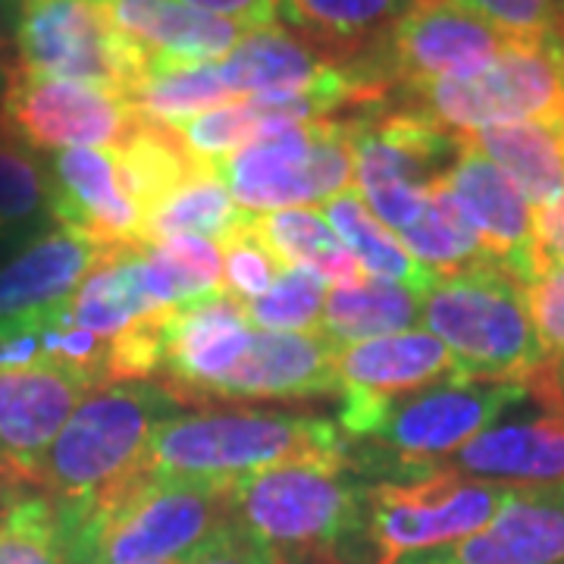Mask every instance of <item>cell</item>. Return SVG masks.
I'll return each mask as SVG.
<instances>
[{
  "label": "cell",
  "instance_id": "cell-1",
  "mask_svg": "<svg viewBox=\"0 0 564 564\" xmlns=\"http://www.w3.org/2000/svg\"><path fill=\"white\" fill-rule=\"evenodd\" d=\"M232 484L141 467L101 496L63 508L69 564H161L192 555L229 521Z\"/></svg>",
  "mask_w": 564,
  "mask_h": 564
},
{
  "label": "cell",
  "instance_id": "cell-2",
  "mask_svg": "<svg viewBox=\"0 0 564 564\" xmlns=\"http://www.w3.org/2000/svg\"><path fill=\"white\" fill-rule=\"evenodd\" d=\"M229 521L273 564H367V486L348 464L302 462L258 470L232 484Z\"/></svg>",
  "mask_w": 564,
  "mask_h": 564
},
{
  "label": "cell",
  "instance_id": "cell-3",
  "mask_svg": "<svg viewBox=\"0 0 564 564\" xmlns=\"http://www.w3.org/2000/svg\"><path fill=\"white\" fill-rule=\"evenodd\" d=\"M302 462L348 464L343 430L314 414L214 404L176 411L158 423L141 467L161 477L236 484L258 470Z\"/></svg>",
  "mask_w": 564,
  "mask_h": 564
},
{
  "label": "cell",
  "instance_id": "cell-4",
  "mask_svg": "<svg viewBox=\"0 0 564 564\" xmlns=\"http://www.w3.org/2000/svg\"><path fill=\"white\" fill-rule=\"evenodd\" d=\"M176 411L180 404L154 383L101 386L29 464L22 486H35L57 502H88L139 474L158 423Z\"/></svg>",
  "mask_w": 564,
  "mask_h": 564
},
{
  "label": "cell",
  "instance_id": "cell-5",
  "mask_svg": "<svg viewBox=\"0 0 564 564\" xmlns=\"http://www.w3.org/2000/svg\"><path fill=\"white\" fill-rule=\"evenodd\" d=\"M421 321L448 348L462 377L527 383L549 364L527 285L502 263L436 276L423 295Z\"/></svg>",
  "mask_w": 564,
  "mask_h": 564
},
{
  "label": "cell",
  "instance_id": "cell-6",
  "mask_svg": "<svg viewBox=\"0 0 564 564\" xmlns=\"http://www.w3.org/2000/svg\"><path fill=\"white\" fill-rule=\"evenodd\" d=\"M530 386L514 380L452 377L421 392L399 395L377 408H339L336 426L345 443L370 445L377 455L421 474L443 467L462 445L524 402Z\"/></svg>",
  "mask_w": 564,
  "mask_h": 564
},
{
  "label": "cell",
  "instance_id": "cell-7",
  "mask_svg": "<svg viewBox=\"0 0 564 564\" xmlns=\"http://www.w3.org/2000/svg\"><path fill=\"white\" fill-rule=\"evenodd\" d=\"M408 95V107L462 139L489 126L564 120V39L511 41L480 73L433 82Z\"/></svg>",
  "mask_w": 564,
  "mask_h": 564
},
{
  "label": "cell",
  "instance_id": "cell-8",
  "mask_svg": "<svg viewBox=\"0 0 564 564\" xmlns=\"http://www.w3.org/2000/svg\"><path fill=\"white\" fill-rule=\"evenodd\" d=\"M220 180L248 214L317 204L345 192L355 176L351 122L267 126L220 163Z\"/></svg>",
  "mask_w": 564,
  "mask_h": 564
},
{
  "label": "cell",
  "instance_id": "cell-9",
  "mask_svg": "<svg viewBox=\"0 0 564 564\" xmlns=\"http://www.w3.org/2000/svg\"><path fill=\"white\" fill-rule=\"evenodd\" d=\"M13 47L22 73L91 85L129 101L148 57L110 22L101 0H17Z\"/></svg>",
  "mask_w": 564,
  "mask_h": 564
},
{
  "label": "cell",
  "instance_id": "cell-10",
  "mask_svg": "<svg viewBox=\"0 0 564 564\" xmlns=\"http://www.w3.org/2000/svg\"><path fill=\"white\" fill-rule=\"evenodd\" d=\"M508 486L470 480L448 467L367 486L373 564H404L484 530Z\"/></svg>",
  "mask_w": 564,
  "mask_h": 564
},
{
  "label": "cell",
  "instance_id": "cell-11",
  "mask_svg": "<svg viewBox=\"0 0 564 564\" xmlns=\"http://www.w3.org/2000/svg\"><path fill=\"white\" fill-rule=\"evenodd\" d=\"M351 122L355 182L367 210L402 236L426 204V195L458 161L464 139L440 129L414 107L358 117Z\"/></svg>",
  "mask_w": 564,
  "mask_h": 564
},
{
  "label": "cell",
  "instance_id": "cell-12",
  "mask_svg": "<svg viewBox=\"0 0 564 564\" xmlns=\"http://www.w3.org/2000/svg\"><path fill=\"white\" fill-rule=\"evenodd\" d=\"M135 107L91 85L17 73L0 101V129L29 151H117L135 129Z\"/></svg>",
  "mask_w": 564,
  "mask_h": 564
},
{
  "label": "cell",
  "instance_id": "cell-13",
  "mask_svg": "<svg viewBox=\"0 0 564 564\" xmlns=\"http://www.w3.org/2000/svg\"><path fill=\"white\" fill-rule=\"evenodd\" d=\"M511 41L458 0H421L386 41L383 76L389 85L402 82L408 91L467 79L499 61Z\"/></svg>",
  "mask_w": 564,
  "mask_h": 564
},
{
  "label": "cell",
  "instance_id": "cell-14",
  "mask_svg": "<svg viewBox=\"0 0 564 564\" xmlns=\"http://www.w3.org/2000/svg\"><path fill=\"white\" fill-rule=\"evenodd\" d=\"M245 304L229 292L170 307L163 329V364L154 386L180 408H210L223 377L251 343Z\"/></svg>",
  "mask_w": 564,
  "mask_h": 564
},
{
  "label": "cell",
  "instance_id": "cell-15",
  "mask_svg": "<svg viewBox=\"0 0 564 564\" xmlns=\"http://www.w3.org/2000/svg\"><path fill=\"white\" fill-rule=\"evenodd\" d=\"M417 3L421 0H280L276 17L323 61L351 69L370 88L389 95L386 41Z\"/></svg>",
  "mask_w": 564,
  "mask_h": 564
},
{
  "label": "cell",
  "instance_id": "cell-16",
  "mask_svg": "<svg viewBox=\"0 0 564 564\" xmlns=\"http://www.w3.org/2000/svg\"><path fill=\"white\" fill-rule=\"evenodd\" d=\"M51 173V220L95 239L104 248L144 245V214L122 192L113 151L76 148L47 154Z\"/></svg>",
  "mask_w": 564,
  "mask_h": 564
},
{
  "label": "cell",
  "instance_id": "cell-17",
  "mask_svg": "<svg viewBox=\"0 0 564 564\" xmlns=\"http://www.w3.org/2000/svg\"><path fill=\"white\" fill-rule=\"evenodd\" d=\"M404 564H564V480L508 486L484 530Z\"/></svg>",
  "mask_w": 564,
  "mask_h": 564
},
{
  "label": "cell",
  "instance_id": "cell-18",
  "mask_svg": "<svg viewBox=\"0 0 564 564\" xmlns=\"http://www.w3.org/2000/svg\"><path fill=\"white\" fill-rule=\"evenodd\" d=\"M101 386L98 377L66 367L0 370V474L22 486L29 464Z\"/></svg>",
  "mask_w": 564,
  "mask_h": 564
},
{
  "label": "cell",
  "instance_id": "cell-19",
  "mask_svg": "<svg viewBox=\"0 0 564 564\" xmlns=\"http://www.w3.org/2000/svg\"><path fill=\"white\" fill-rule=\"evenodd\" d=\"M339 395L336 348L321 333L254 329L239 364L223 377L214 404L311 402Z\"/></svg>",
  "mask_w": 564,
  "mask_h": 564
},
{
  "label": "cell",
  "instance_id": "cell-20",
  "mask_svg": "<svg viewBox=\"0 0 564 564\" xmlns=\"http://www.w3.org/2000/svg\"><path fill=\"white\" fill-rule=\"evenodd\" d=\"M464 217L477 229L489 254L508 273L530 282L536 273V214L524 192L496 163L464 141L458 161L443 176Z\"/></svg>",
  "mask_w": 564,
  "mask_h": 564
},
{
  "label": "cell",
  "instance_id": "cell-21",
  "mask_svg": "<svg viewBox=\"0 0 564 564\" xmlns=\"http://www.w3.org/2000/svg\"><path fill=\"white\" fill-rule=\"evenodd\" d=\"M336 377L345 408H377L389 399L462 377V370L433 333L404 329L336 348Z\"/></svg>",
  "mask_w": 564,
  "mask_h": 564
},
{
  "label": "cell",
  "instance_id": "cell-22",
  "mask_svg": "<svg viewBox=\"0 0 564 564\" xmlns=\"http://www.w3.org/2000/svg\"><path fill=\"white\" fill-rule=\"evenodd\" d=\"M470 480L496 486H545L564 480V411L496 421L443 464Z\"/></svg>",
  "mask_w": 564,
  "mask_h": 564
},
{
  "label": "cell",
  "instance_id": "cell-23",
  "mask_svg": "<svg viewBox=\"0 0 564 564\" xmlns=\"http://www.w3.org/2000/svg\"><path fill=\"white\" fill-rule=\"evenodd\" d=\"M107 254L110 248L63 226L39 232L0 267V321L63 307Z\"/></svg>",
  "mask_w": 564,
  "mask_h": 564
},
{
  "label": "cell",
  "instance_id": "cell-24",
  "mask_svg": "<svg viewBox=\"0 0 564 564\" xmlns=\"http://www.w3.org/2000/svg\"><path fill=\"white\" fill-rule=\"evenodd\" d=\"M110 22L151 66H198L223 61L239 41L242 22L195 10L182 0H101Z\"/></svg>",
  "mask_w": 564,
  "mask_h": 564
},
{
  "label": "cell",
  "instance_id": "cell-25",
  "mask_svg": "<svg viewBox=\"0 0 564 564\" xmlns=\"http://www.w3.org/2000/svg\"><path fill=\"white\" fill-rule=\"evenodd\" d=\"M163 307L176 304L148 245H139L110 251L107 261L66 302V317L69 326L110 343L122 329Z\"/></svg>",
  "mask_w": 564,
  "mask_h": 564
},
{
  "label": "cell",
  "instance_id": "cell-26",
  "mask_svg": "<svg viewBox=\"0 0 564 564\" xmlns=\"http://www.w3.org/2000/svg\"><path fill=\"white\" fill-rule=\"evenodd\" d=\"M217 66L232 98L311 88L336 69L307 41L276 22L245 32Z\"/></svg>",
  "mask_w": 564,
  "mask_h": 564
},
{
  "label": "cell",
  "instance_id": "cell-27",
  "mask_svg": "<svg viewBox=\"0 0 564 564\" xmlns=\"http://www.w3.org/2000/svg\"><path fill=\"white\" fill-rule=\"evenodd\" d=\"M464 141L496 163L524 192L533 210L564 198V120L489 126Z\"/></svg>",
  "mask_w": 564,
  "mask_h": 564
},
{
  "label": "cell",
  "instance_id": "cell-28",
  "mask_svg": "<svg viewBox=\"0 0 564 564\" xmlns=\"http://www.w3.org/2000/svg\"><path fill=\"white\" fill-rule=\"evenodd\" d=\"M421 292L377 276L351 285H333L326 292L317 333L333 348L395 336L421 321Z\"/></svg>",
  "mask_w": 564,
  "mask_h": 564
},
{
  "label": "cell",
  "instance_id": "cell-29",
  "mask_svg": "<svg viewBox=\"0 0 564 564\" xmlns=\"http://www.w3.org/2000/svg\"><path fill=\"white\" fill-rule=\"evenodd\" d=\"M113 161H117L122 192L132 198L144 217L158 204L166 202L173 192H180L198 170H207L188 158L180 135L170 126L144 120V117H139L135 129L113 151Z\"/></svg>",
  "mask_w": 564,
  "mask_h": 564
},
{
  "label": "cell",
  "instance_id": "cell-30",
  "mask_svg": "<svg viewBox=\"0 0 564 564\" xmlns=\"http://www.w3.org/2000/svg\"><path fill=\"white\" fill-rule=\"evenodd\" d=\"M251 229L276 254L282 267H307L333 285L361 282V263L351 258L343 239L311 207H285L254 214Z\"/></svg>",
  "mask_w": 564,
  "mask_h": 564
},
{
  "label": "cell",
  "instance_id": "cell-31",
  "mask_svg": "<svg viewBox=\"0 0 564 564\" xmlns=\"http://www.w3.org/2000/svg\"><path fill=\"white\" fill-rule=\"evenodd\" d=\"M321 207L333 232L343 239L351 258L361 263V270H370L377 280L399 282L421 295H426V289L436 282V273H430L423 263L408 254V248L367 210V204L355 188H345L339 195L326 198Z\"/></svg>",
  "mask_w": 564,
  "mask_h": 564
},
{
  "label": "cell",
  "instance_id": "cell-32",
  "mask_svg": "<svg viewBox=\"0 0 564 564\" xmlns=\"http://www.w3.org/2000/svg\"><path fill=\"white\" fill-rule=\"evenodd\" d=\"M254 214L242 210L229 195L217 170H198L192 180L173 192L144 217V245L173 239V236H198L223 242Z\"/></svg>",
  "mask_w": 564,
  "mask_h": 564
},
{
  "label": "cell",
  "instance_id": "cell-33",
  "mask_svg": "<svg viewBox=\"0 0 564 564\" xmlns=\"http://www.w3.org/2000/svg\"><path fill=\"white\" fill-rule=\"evenodd\" d=\"M399 242L408 248V254L414 261L423 263L436 276L458 273V270L480 267V263H496V258L489 254L477 229L464 217V210L452 198L443 180L430 188L417 220L404 229Z\"/></svg>",
  "mask_w": 564,
  "mask_h": 564
},
{
  "label": "cell",
  "instance_id": "cell-34",
  "mask_svg": "<svg viewBox=\"0 0 564 564\" xmlns=\"http://www.w3.org/2000/svg\"><path fill=\"white\" fill-rule=\"evenodd\" d=\"M226 101L236 98L229 95L217 63L151 66L129 95V104L135 107L139 117L161 126H180Z\"/></svg>",
  "mask_w": 564,
  "mask_h": 564
},
{
  "label": "cell",
  "instance_id": "cell-35",
  "mask_svg": "<svg viewBox=\"0 0 564 564\" xmlns=\"http://www.w3.org/2000/svg\"><path fill=\"white\" fill-rule=\"evenodd\" d=\"M0 564H69L57 499L17 489L0 511Z\"/></svg>",
  "mask_w": 564,
  "mask_h": 564
},
{
  "label": "cell",
  "instance_id": "cell-36",
  "mask_svg": "<svg viewBox=\"0 0 564 564\" xmlns=\"http://www.w3.org/2000/svg\"><path fill=\"white\" fill-rule=\"evenodd\" d=\"M51 220V173L25 144L0 129V229L39 236Z\"/></svg>",
  "mask_w": 564,
  "mask_h": 564
},
{
  "label": "cell",
  "instance_id": "cell-37",
  "mask_svg": "<svg viewBox=\"0 0 564 564\" xmlns=\"http://www.w3.org/2000/svg\"><path fill=\"white\" fill-rule=\"evenodd\" d=\"M326 280L307 267H282L270 292L258 302L245 304L248 323L263 333H307L321 329Z\"/></svg>",
  "mask_w": 564,
  "mask_h": 564
},
{
  "label": "cell",
  "instance_id": "cell-38",
  "mask_svg": "<svg viewBox=\"0 0 564 564\" xmlns=\"http://www.w3.org/2000/svg\"><path fill=\"white\" fill-rule=\"evenodd\" d=\"M161 276L173 295V304L202 302L207 295L226 292L223 285V251L220 245L198 236H173L148 245Z\"/></svg>",
  "mask_w": 564,
  "mask_h": 564
},
{
  "label": "cell",
  "instance_id": "cell-39",
  "mask_svg": "<svg viewBox=\"0 0 564 564\" xmlns=\"http://www.w3.org/2000/svg\"><path fill=\"white\" fill-rule=\"evenodd\" d=\"M170 129L180 135L188 158L207 170H220L223 161H229L239 148H245L248 141L258 139L263 132L261 120L254 117V110L245 104V98L204 110L198 117L180 122V126H170Z\"/></svg>",
  "mask_w": 564,
  "mask_h": 564
},
{
  "label": "cell",
  "instance_id": "cell-40",
  "mask_svg": "<svg viewBox=\"0 0 564 564\" xmlns=\"http://www.w3.org/2000/svg\"><path fill=\"white\" fill-rule=\"evenodd\" d=\"M223 251V285L232 299L242 304H251L270 292V285L280 276L282 263L276 254L263 245V239L251 229V220L232 236L220 242Z\"/></svg>",
  "mask_w": 564,
  "mask_h": 564
},
{
  "label": "cell",
  "instance_id": "cell-41",
  "mask_svg": "<svg viewBox=\"0 0 564 564\" xmlns=\"http://www.w3.org/2000/svg\"><path fill=\"white\" fill-rule=\"evenodd\" d=\"M514 41L558 35L562 0H458Z\"/></svg>",
  "mask_w": 564,
  "mask_h": 564
},
{
  "label": "cell",
  "instance_id": "cell-42",
  "mask_svg": "<svg viewBox=\"0 0 564 564\" xmlns=\"http://www.w3.org/2000/svg\"><path fill=\"white\" fill-rule=\"evenodd\" d=\"M527 304L549 364L564 361V261L543 263L527 282Z\"/></svg>",
  "mask_w": 564,
  "mask_h": 564
},
{
  "label": "cell",
  "instance_id": "cell-43",
  "mask_svg": "<svg viewBox=\"0 0 564 564\" xmlns=\"http://www.w3.org/2000/svg\"><path fill=\"white\" fill-rule=\"evenodd\" d=\"M188 564H273V558L245 530L226 521L210 540H204L188 555Z\"/></svg>",
  "mask_w": 564,
  "mask_h": 564
},
{
  "label": "cell",
  "instance_id": "cell-44",
  "mask_svg": "<svg viewBox=\"0 0 564 564\" xmlns=\"http://www.w3.org/2000/svg\"><path fill=\"white\" fill-rule=\"evenodd\" d=\"M195 10L214 13L223 20L242 22L245 29H261L276 20L280 0H182Z\"/></svg>",
  "mask_w": 564,
  "mask_h": 564
},
{
  "label": "cell",
  "instance_id": "cell-45",
  "mask_svg": "<svg viewBox=\"0 0 564 564\" xmlns=\"http://www.w3.org/2000/svg\"><path fill=\"white\" fill-rule=\"evenodd\" d=\"M536 214V270L543 263L564 261V198Z\"/></svg>",
  "mask_w": 564,
  "mask_h": 564
},
{
  "label": "cell",
  "instance_id": "cell-46",
  "mask_svg": "<svg viewBox=\"0 0 564 564\" xmlns=\"http://www.w3.org/2000/svg\"><path fill=\"white\" fill-rule=\"evenodd\" d=\"M527 386H530V395L536 402L564 411V361L545 364L533 380H527Z\"/></svg>",
  "mask_w": 564,
  "mask_h": 564
},
{
  "label": "cell",
  "instance_id": "cell-47",
  "mask_svg": "<svg viewBox=\"0 0 564 564\" xmlns=\"http://www.w3.org/2000/svg\"><path fill=\"white\" fill-rule=\"evenodd\" d=\"M20 73V61H17V47H13V39L7 35L3 22H0V101L10 88V82L17 79Z\"/></svg>",
  "mask_w": 564,
  "mask_h": 564
},
{
  "label": "cell",
  "instance_id": "cell-48",
  "mask_svg": "<svg viewBox=\"0 0 564 564\" xmlns=\"http://www.w3.org/2000/svg\"><path fill=\"white\" fill-rule=\"evenodd\" d=\"M29 239H35V236H29V232H13V229H0V267L10 261Z\"/></svg>",
  "mask_w": 564,
  "mask_h": 564
},
{
  "label": "cell",
  "instance_id": "cell-49",
  "mask_svg": "<svg viewBox=\"0 0 564 564\" xmlns=\"http://www.w3.org/2000/svg\"><path fill=\"white\" fill-rule=\"evenodd\" d=\"M161 564H188V555H185V558H173V562H161Z\"/></svg>",
  "mask_w": 564,
  "mask_h": 564
},
{
  "label": "cell",
  "instance_id": "cell-50",
  "mask_svg": "<svg viewBox=\"0 0 564 564\" xmlns=\"http://www.w3.org/2000/svg\"><path fill=\"white\" fill-rule=\"evenodd\" d=\"M558 35L564 39V0H562V29H558Z\"/></svg>",
  "mask_w": 564,
  "mask_h": 564
}]
</instances>
